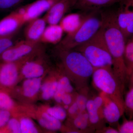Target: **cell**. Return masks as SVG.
Instances as JSON below:
<instances>
[{"label":"cell","instance_id":"obj_1","mask_svg":"<svg viewBox=\"0 0 133 133\" xmlns=\"http://www.w3.org/2000/svg\"><path fill=\"white\" fill-rule=\"evenodd\" d=\"M101 18L105 39L112 58L113 72L124 91L128 80L124 59L125 38L117 24L115 13L104 12Z\"/></svg>","mask_w":133,"mask_h":133},{"label":"cell","instance_id":"obj_2","mask_svg":"<svg viewBox=\"0 0 133 133\" xmlns=\"http://www.w3.org/2000/svg\"><path fill=\"white\" fill-rule=\"evenodd\" d=\"M62 69L78 91L88 86L94 68L85 57L74 49H57Z\"/></svg>","mask_w":133,"mask_h":133},{"label":"cell","instance_id":"obj_3","mask_svg":"<svg viewBox=\"0 0 133 133\" xmlns=\"http://www.w3.org/2000/svg\"><path fill=\"white\" fill-rule=\"evenodd\" d=\"M73 49L82 53L94 70L100 68L112 69L111 56L102 26L90 40Z\"/></svg>","mask_w":133,"mask_h":133},{"label":"cell","instance_id":"obj_4","mask_svg":"<svg viewBox=\"0 0 133 133\" xmlns=\"http://www.w3.org/2000/svg\"><path fill=\"white\" fill-rule=\"evenodd\" d=\"M92 78L93 84L95 88L115 102L124 114V91L115 76L112 69H95L93 73Z\"/></svg>","mask_w":133,"mask_h":133},{"label":"cell","instance_id":"obj_5","mask_svg":"<svg viewBox=\"0 0 133 133\" xmlns=\"http://www.w3.org/2000/svg\"><path fill=\"white\" fill-rule=\"evenodd\" d=\"M100 19L93 14L84 17L82 23L74 32L67 35L57 45V49H73L88 41L97 33L102 26Z\"/></svg>","mask_w":133,"mask_h":133},{"label":"cell","instance_id":"obj_6","mask_svg":"<svg viewBox=\"0 0 133 133\" xmlns=\"http://www.w3.org/2000/svg\"><path fill=\"white\" fill-rule=\"evenodd\" d=\"M43 49L41 43L27 41L17 42L0 56L1 63L15 62L37 52Z\"/></svg>","mask_w":133,"mask_h":133},{"label":"cell","instance_id":"obj_7","mask_svg":"<svg viewBox=\"0 0 133 133\" xmlns=\"http://www.w3.org/2000/svg\"><path fill=\"white\" fill-rule=\"evenodd\" d=\"M35 54L15 62L0 63V88L4 90L11 89L17 81L20 68Z\"/></svg>","mask_w":133,"mask_h":133},{"label":"cell","instance_id":"obj_8","mask_svg":"<svg viewBox=\"0 0 133 133\" xmlns=\"http://www.w3.org/2000/svg\"><path fill=\"white\" fill-rule=\"evenodd\" d=\"M59 0H36L30 3L17 8L15 11L25 23L38 18L48 12Z\"/></svg>","mask_w":133,"mask_h":133},{"label":"cell","instance_id":"obj_9","mask_svg":"<svg viewBox=\"0 0 133 133\" xmlns=\"http://www.w3.org/2000/svg\"><path fill=\"white\" fill-rule=\"evenodd\" d=\"M115 13L117 24L126 41L133 35V0H124Z\"/></svg>","mask_w":133,"mask_h":133},{"label":"cell","instance_id":"obj_10","mask_svg":"<svg viewBox=\"0 0 133 133\" xmlns=\"http://www.w3.org/2000/svg\"><path fill=\"white\" fill-rule=\"evenodd\" d=\"M76 0H59L46 12L44 17L49 24H58L66 12L73 8Z\"/></svg>","mask_w":133,"mask_h":133},{"label":"cell","instance_id":"obj_11","mask_svg":"<svg viewBox=\"0 0 133 133\" xmlns=\"http://www.w3.org/2000/svg\"><path fill=\"white\" fill-rule=\"evenodd\" d=\"M25 23L14 10L0 21V37L15 35Z\"/></svg>","mask_w":133,"mask_h":133},{"label":"cell","instance_id":"obj_12","mask_svg":"<svg viewBox=\"0 0 133 133\" xmlns=\"http://www.w3.org/2000/svg\"><path fill=\"white\" fill-rule=\"evenodd\" d=\"M99 95L104 101L103 115L106 123L112 127L118 124L124 114L115 102L104 93L100 92Z\"/></svg>","mask_w":133,"mask_h":133},{"label":"cell","instance_id":"obj_13","mask_svg":"<svg viewBox=\"0 0 133 133\" xmlns=\"http://www.w3.org/2000/svg\"><path fill=\"white\" fill-rule=\"evenodd\" d=\"M27 23L24 31L25 40L31 42L41 43V37L47 23L44 17H38Z\"/></svg>","mask_w":133,"mask_h":133},{"label":"cell","instance_id":"obj_14","mask_svg":"<svg viewBox=\"0 0 133 133\" xmlns=\"http://www.w3.org/2000/svg\"><path fill=\"white\" fill-rule=\"evenodd\" d=\"M33 57L26 61L21 68L22 74L26 78L41 77L45 72V62L41 59L31 61Z\"/></svg>","mask_w":133,"mask_h":133},{"label":"cell","instance_id":"obj_15","mask_svg":"<svg viewBox=\"0 0 133 133\" xmlns=\"http://www.w3.org/2000/svg\"><path fill=\"white\" fill-rule=\"evenodd\" d=\"M124 0H76L73 8L83 11H95Z\"/></svg>","mask_w":133,"mask_h":133},{"label":"cell","instance_id":"obj_16","mask_svg":"<svg viewBox=\"0 0 133 133\" xmlns=\"http://www.w3.org/2000/svg\"><path fill=\"white\" fill-rule=\"evenodd\" d=\"M64 31L59 24H49L45 28L40 42L58 44L62 40Z\"/></svg>","mask_w":133,"mask_h":133},{"label":"cell","instance_id":"obj_17","mask_svg":"<svg viewBox=\"0 0 133 133\" xmlns=\"http://www.w3.org/2000/svg\"><path fill=\"white\" fill-rule=\"evenodd\" d=\"M72 121V128L78 133H94L95 130L92 127L87 111L70 118Z\"/></svg>","mask_w":133,"mask_h":133},{"label":"cell","instance_id":"obj_18","mask_svg":"<svg viewBox=\"0 0 133 133\" xmlns=\"http://www.w3.org/2000/svg\"><path fill=\"white\" fill-rule=\"evenodd\" d=\"M86 111L89 116L91 125L95 132L105 126V121L101 116L92 98L88 99L87 104Z\"/></svg>","mask_w":133,"mask_h":133},{"label":"cell","instance_id":"obj_19","mask_svg":"<svg viewBox=\"0 0 133 133\" xmlns=\"http://www.w3.org/2000/svg\"><path fill=\"white\" fill-rule=\"evenodd\" d=\"M84 17L79 14H70L64 16L59 22V24L67 35L70 34L79 27Z\"/></svg>","mask_w":133,"mask_h":133},{"label":"cell","instance_id":"obj_20","mask_svg":"<svg viewBox=\"0 0 133 133\" xmlns=\"http://www.w3.org/2000/svg\"><path fill=\"white\" fill-rule=\"evenodd\" d=\"M41 77L27 78L23 84V94L26 97L31 98L37 93L42 86Z\"/></svg>","mask_w":133,"mask_h":133},{"label":"cell","instance_id":"obj_21","mask_svg":"<svg viewBox=\"0 0 133 133\" xmlns=\"http://www.w3.org/2000/svg\"><path fill=\"white\" fill-rule=\"evenodd\" d=\"M38 123L43 127L51 130L57 131L62 128L61 121L48 114L47 112L43 113L38 119Z\"/></svg>","mask_w":133,"mask_h":133},{"label":"cell","instance_id":"obj_22","mask_svg":"<svg viewBox=\"0 0 133 133\" xmlns=\"http://www.w3.org/2000/svg\"><path fill=\"white\" fill-rule=\"evenodd\" d=\"M124 59L128 80L129 76L133 70V35L126 41Z\"/></svg>","mask_w":133,"mask_h":133},{"label":"cell","instance_id":"obj_23","mask_svg":"<svg viewBox=\"0 0 133 133\" xmlns=\"http://www.w3.org/2000/svg\"><path fill=\"white\" fill-rule=\"evenodd\" d=\"M58 87V80H53L44 84L41 87L43 99L48 100L53 97Z\"/></svg>","mask_w":133,"mask_h":133},{"label":"cell","instance_id":"obj_24","mask_svg":"<svg viewBox=\"0 0 133 133\" xmlns=\"http://www.w3.org/2000/svg\"><path fill=\"white\" fill-rule=\"evenodd\" d=\"M76 97V101L78 107V114L86 111V106L88 98L89 88L88 86L79 91Z\"/></svg>","mask_w":133,"mask_h":133},{"label":"cell","instance_id":"obj_25","mask_svg":"<svg viewBox=\"0 0 133 133\" xmlns=\"http://www.w3.org/2000/svg\"><path fill=\"white\" fill-rule=\"evenodd\" d=\"M124 113L129 119H133V87L129 88L124 99Z\"/></svg>","mask_w":133,"mask_h":133},{"label":"cell","instance_id":"obj_26","mask_svg":"<svg viewBox=\"0 0 133 133\" xmlns=\"http://www.w3.org/2000/svg\"><path fill=\"white\" fill-rule=\"evenodd\" d=\"M14 106V102L8 92L2 89L0 90V109L10 112Z\"/></svg>","mask_w":133,"mask_h":133},{"label":"cell","instance_id":"obj_27","mask_svg":"<svg viewBox=\"0 0 133 133\" xmlns=\"http://www.w3.org/2000/svg\"><path fill=\"white\" fill-rule=\"evenodd\" d=\"M46 112L51 116L61 121L66 118L67 115L66 110L60 106L50 107L47 109Z\"/></svg>","mask_w":133,"mask_h":133},{"label":"cell","instance_id":"obj_28","mask_svg":"<svg viewBox=\"0 0 133 133\" xmlns=\"http://www.w3.org/2000/svg\"><path fill=\"white\" fill-rule=\"evenodd\" d=\"M20 123L21 131L23 133H38V131L33 122L28 118L21 119Z\"/></svg>","mask_w":133,"mask_h":133},{"label":"cell","instance_id":"obj_29","mask_svg":"<svg viewBox=\"0 0 133 133\" xmlns=\"http://www.w3.org/2000/svg\"><path fill=\"white\" fill-rule=\"evenodd\" d=\"M58 87L62 88L66 93L73 94L74 89L71 83V80L65 74L62 75L58 79Z\"/></svg>","mask_w":133,"mask_h":133},{"label":"cell","instance_id":"obj_30","mask_svg":"<svg viewBox=\"0 0 133 133\" xmlns=\"http://www.w3.org/2000/svg\"><path fill=\"white\" fill-rule=\"evenodd\" d=\"M25 0H0V11H6L17 8Z\"/></svg>","mask_w":133,"mask_h":133},{"label":"cell","instance_id":"obj_31","mask_svg":"<svg viewBox=\"0 0 133 133\" xmlns=\"http://www.w3.org/2000/svg\"><path fill=\"white\" fill-rule=\"evenodd\" d=\"M14 36L13 35L0 37V56L15 43Z\"/></svg>","mask_w":133,"mask_h":133},{"label":"cell","instance_id":"obj_32","mask_svg":"<svg viewBox=\"0 0 133 133\" xmlns=\"http://www.w3.org/2000/svg\"><path fill=\"white\" fill-rule=\"evenodd\" d=\"M5 128L7 132L14 133H21L20 121L15 118H10Z\"/></svg>","mask_w":133,"mask_h":133},{"label":"cell","instance_id":"obj_33","mask_svg":"<svg viewBox=\"0 0 133 133\" xmlns=\"http://www.w3.org/2000/svg\"><path fill=\"white\" fill-rule=\"evenodd\" d=\"M119 133H133V119H124L123 123L118 127Z\"/></svg>","mask_w":133,"mask_h":133},{"label":"cell","instance_id":"obj_34","mask_svg":"<svg viewBox=\"0 0 133 133\" xmlns=\"http://www.w3.org/2000/svg\"><path fill=\"white\" fill-rule=\"evenodd\" d=\"M11 116V113L9 111L0 109V129L6 126Z\"/></svg>","mask_w":133,"mask_h":133},{"label":"cell","instance_id":"obj_35","mask_svg":"<svg viewBox=\"0 0 133 133\" xmlns=\"http://www.w3.org/2000/svg\"><path fill=\"white\" fill-rule=\"evenodd\" d=\"M92 98L93 100L95 105L97 108L101 116L103 119H104V115H103L104 101L103 98L100 95L99 96H94Z\"/></svg>","mask_w":133,"mask_h":133},{"label":"cell","instance_id":"obj_36","mask_svg":"<svg viewBox=\"0 0 133 133\" xmlns=\"http://www.w3.org/2000/svg\"><path fill=\"white\" fill-rule=\"evenodd\" d=\"M78 108L77 102L75 100L70 105L67 109V113L70 118H72L78 114Z\"/></svg>","mask_w":133,"mask_h":133},{"label":"cell","instance_id":"obj_37","mask_svg":"<svg viewBox=\"0 0 133 133\" xmlns=\"http://www.w3.org/2000/svg\"><path fill=\"white\" fill-rule=\"evenodd\" d=\"M95 133H119L118 129L111 126H105L102 128L95 131Z\"/></svg>","mask_w":133,"mask_h":133},{"label":"cell","instance_id":"obj_38","mask_svg":"<svg viewBox=\"0 0 133 133\" xmlns=\"http://www.w3.org/2000/svg\"><path fill=\"white\" fill-rule=\"evenodd\" d=\"M65 93H66L62 88L58 87L57 90L54 95V99L55 101L58 103H62V96Z\"/></svg>","mask_w":133,"mask_h":133},{"label":"cell","instance_id":"obj_39","mask_svg":"<svg viewBox=\"0 0 133 133\" xmlns=\"http://www.w3.org/2000/svg\"><path fill=\"white\" fill-rule=\"evenodd\" d=\"M128 81L129 83V88L133 87V70L132 72L128 78Z\"/></svg>","mask_w":133,"mask_h":133},{"label":"cell","instance_id":"obj_40","mask_svg":"<svg viewBox=\"0 0 133 133\" xmlns=\"http://www.w3.org/2000/svg\"><path fill=\"white\" fill-rule=\"evenodd\" d=\"M0 132H2V128L0 129Z\"/></svg>","mask_w":133,"mask_h":133}]
</instances>
